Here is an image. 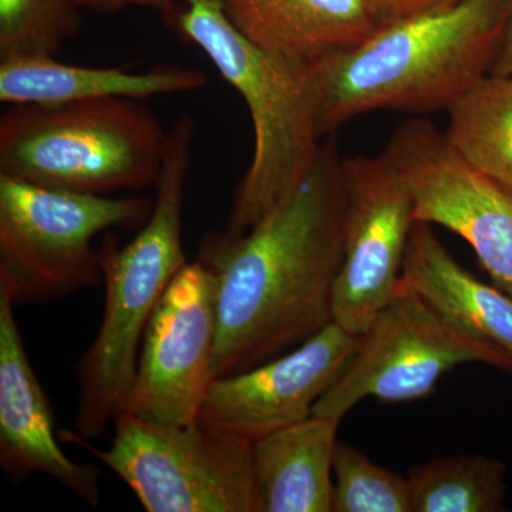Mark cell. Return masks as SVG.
Segmentation results:
<instances>
[{
    "instance_id": "obj_14",
    "label": "cell",
    "mask_w": 512,
    "mask_h": 512,
    "mask_svg": "<svg viewBox=\"0 0 512 512\" xmlns=\"http://www.w3.org/2000/svg\"><path fill=\"white\" fill-rule=\"evenodd\" d=\"M254 45L316 64L352 49L382 26L366 0H221Z\"/></svg>"
},
{
    "instance_id": "obj_18",
    "label": "cell",
    "mask_w": 512,
    "mask_h": 512,
    "mask_svg": "<svg viewBox=\"0 0 512 512\" xmlns=\"http://www.w3.org/2000/svg\"><path fill=\"white\" fill-rule=\"evenodd\" d=\"M447 113L448 144L512 192V74H485Z\"/></svg>"
},
{
    "instance_id": "obj_5",
    "label": "cell",
    "mask_w": 512,
    "mask_h": 512,
    "mask_svg": "<svg viewBox=\"0 0 512 512\" xmlns=\"http://www.w3.org/2000/svg\"><path fill=\"white\" fill-rule=\"evenodd\" d=\"M167 136L143 100L13 104L0 117V174L84 194L144 190Z\"/></svg>"
},
{
    "instance_id": "obj_1",
    "label": "cell",
    "mask_w": 512,
    "mask_h": 512,
    "mask_svg": "<svg viewBox=\"0 0 512 512\" xmlns=\"http://www.w3.org/2000/svg\"><path fill=\"white\" fill-rule=\"evenodd\" d=\"M345 217L343 157L330 134L308 175L254 227L202 244L198 259L217 284V379L274 359L332 322Z\"/></svg>"
},
{
    "instance_id": "obj_17",
    "label": "cell",
    "mask_w": 512,
    "mask_h": 512,
    "mask_svg": "<svg viewBox=\"0 0 512 512\" xmlns=\"http://www.w3.org/2000/svg\"><path fill=\"white\" fill-rule=\"evenodd\" d=\"M339 424L312 414L252 443L259 512H333Z\"/></svg>"
},
{
    "instance_id": "obj_22",
    "label": "cell",
    "mask_w": 512,
    "mask_h": 512,
    "mask_svg": "<svg viewBox=\"0 0 512 512\" xmlns=\"http://www.w3.org/2000/svg\"><path fill=\"white\" fill-rule=\"evenodd\" d=\"M379 22H394L457 0H366Z\"/></svg>"
},
{
    "instance_id": "obj_3",
    "label": "cell",
    "mask_w": 512,
    "mask_h": 512,
    "mask_svg": "<svg viewBox=\"0 0 512 512\" xmlns=\"http://www.w3.org/2000/svg\"><path fill=\"white\" fill-rule=\"evenodd\" d=\"M194 136L191 116L175 121L168 130L150 217L124 247L107 232L99 248L103 320L92 346L74 369L79 403L73 433L84 440L101 439L123 413L148 320L174 276L188 264L183 205Z\"/></svg>"
},
{
    "instance_id": "obj_11",
    "label": "cell",
    "mask_w": 512,
    "mask_h": 512,
    "mask_svg": "<svg viewBox=\"0 0 512 512\" xmlns=\"http://www.w3.org/2000/svg\"><path fill=\"white\" fill-rule=\"evenodd\" d=\"M345 252L332 322L352 335L369 328L397 292L414 220L412 195L387 154L343 158Z\"/></svg>"
},
{
    "instance_id": "obj_7",
    "label": "cell",
    "mask_w": 512,
    "mask_h": 512,
    "mask_svg": "<svg viewBox=\"0 0 512 512\" xmlns=\"http://www.w3.org/2000/svg\"><path fill=\"white\" fill-rule=\"evenodd\" d=\"M107 450L63 431L110 468L147 512H259L251 441L204 426L154 423L130 413L114 420Z\"/></svg>"
},
{
    "instance_id": "obj_12",
    "label": "cell",
    "mask_w": 512,
    "mask_h": 512,
    "mask_svg": "<svg viewBox=\"0 0 512 512\" xmlns=\"http://www.w3.org/2000/svg\"><path fill=\"white\" fill-rule=\"evenodd\" d=\"M359 338L330 322L286 355L218 377L202 403L198 421L254 443L308 419L348 365Z\"/></svg>"
},
{
    "instance_id": "obj_8",
    "label": "cell",
    "mask_w": 512,
    "mask_h": 512,
    "mask_svg": "<svg viewBox=\"0 0 512 512\" xmlns=\"http://www.w3.org/2000/svg\"><path fill=\"white\" fill-rule=\"evenodd\" d=\"M483 363L512 373V360L458 328L400 279L392 301L360 335L356 352L313 407L342 421L357 403L424 399L457 366Z\"/></svg>"
},
{
    "instance_id": "obj_19",
    "label": "cell",
    "mask_w": 512,
    "mask_h": 512,
    "mask_svg": "<svg viewBox=\"0 0 512 512\" xmlns=\"http://www.w3.org/2000/svg\"><path fill=\"white\" fill-rule=\"evenodd\" d=\"M507 466L484 456L427 461L410 470L412 512H498L507 497Z\"/></svg>"
},
{
    "instance_id": "obj_10",
    "label": "cell",
    "mask_w": 512,
    "mask_h": 512,
    "mask_svg": "<svg viewBox=\"0 0 512 512\" xmlns=\"http://www.w3.org/2000/svg\"><path fill=\"white\" fill-rule=\"evenodd\" d=\"M217 329V284L197 258L174 276L148 320L123 412L154 423H197L217 379Z\"/></svg>"
},
{
    "instance_id": "obj_20",
    "label": "cell",
    "mask_w": 512,
    "mask_h": 512,
    "mask_svg": "<svg viewBox=\"0 0 512 512\" xmlns=\"http://www.w3.org/2000/svg\"><path fill=\"white\" fill-rule=\"evenodd\" d=\"M73 0H0V60L55 57L80 28Z\"/></svg>"
},
{
    "instance_id": "obj_6",
    "label": "cell",
    "mask_w": 512,
    "mask_h": 512,
    "mask_svg": "<svg viewBox=\"0 0 512 512\" xmlns=\"http://www.w3.org/2000/svg\"><path fill=\"white\" fill-rule=\"evenodd\" d=\"M148 198L42 187L0 174V293L18 303L66 298L101 279L94 238L143 227Z\"/></svg>"
},
{
    "instance_id": "obj_13",
    "label": "cell",
    "mask_w": 512,
    "mask_h": 512,
    "mask_svg": "<svg viewBox=\"0 0 512 512\" xmlns=\"http://www.w3.org/2000/svg\"><path fill=\"white\" fill-rule=\"evenodd\" d=\"M13 308L0 293V464L13 483L45 474L96 507L99 470L74 463L57 443L52 406L26 355Z\"/></svg>"
},
{
    "instance_id": "obj_16",
    "label": "cell",
    "mask_w": 512,
    "mask_h": 512,
    "mask_svg": "<svg viewBox=\"0 0 512 512\" xmlns=\"http://www.w3.org/2000/svg\"><path fill=\"white\" fill-rule=\"evenodd\" d=\"M402 281L458 328L512 360L511 296L458 264L427 222H416L410 232Z\"/></svg>"
},
{
    "instance_id": "obj_21",
    "label": "cell",
    "mask_w": 512,
    "mask_h": 512,
    "mask_svg": "<svg viewBox=\"0 0 512 512\" xmlns=\"http://www.w3.org/2000/svg\"><path fill=\"white\" fill-rule=\"evenodd\" d=\"M333 512H412L407 478L338 441L333 456Z\"/></svg>"
},
{
    "instance_id": "obj_24",
    "label": "cell",
    "mask_w": 512,
    "mask_h": 512,
    "mask_svg": "<svg viewBox=\"0 0 512 512\" xmlns=\"http://www.w3.org/2000/svg\"><path fill=\"white\" fill-rule=\"evenodd\" d=\"M491 73L512 74V8L507 30H505L503 45H501L500 53H498Z\"/></svg>"
},
{
    "instance_id": "obj_2",
    "label": "cell",
    "mask_w": 512,
    "mask_h": 512,
    "mask_svg": "<svg viewBox=\"0 0 512 512\" xmlns=\"http://www.w3.org/2000/svg\"><path fill=\"white\" fill-rule=\"evenodd\" d=\"M512 0H457L384 23L352 49L313 64L323 137L377 110H448L491 73Z\"/></svg>"
},
{
    "instance_id": "obj_9",
    "label": "cell",
    "mask_w": 512,
    "mask_h": 512,
    "mask_svg": "<svg viewBox=\"0 0 512 512\" xmlns=\"http://www.w3.org/2000/svg\"><path fill=\"white\" fill-rule=\"evenodd\" d=\"M384 153L412 195L414 220L463 238L493 285L512 298V192L471 167L424 119L397 126Z\"/></svg>"
},
{
    "instance_id": "obj_4",
    "label": "cell",
    "mask_w": 512,
    "mask_h": 512,
    "mask_svg": "<svg viewBox=\"0 0 512 512\" xmlns=\"http://www.w3.org/2000/svg\"><path fill=\"white\" fill-rule=\"evenodd\" d=\"M168 25L200 47L247 104L254 153L235 188L225 234L241 235L312 170L320 134L313 64L254 45L228 19L221 0H181Z\"/></svg>"
},
{
    "instance_id": "obj_15",
    "label": "cell",
    "mask_w": 512,
    "mask_h": 512,
    "mask_svg": "<svg viewBox=\"0 0 512 512\" xmlns=\"http://www.w3.org/2000/svg\"><path fill=\"white\" fill-rule=\"evenodd\" d=\"M207 74L181 64H160L147 72L120 67H84L55 57L0 60V101L13 104H63L103 99L146 100L191 93L207 86Z\"/></svg>"
},
{
    "instance_id": "obj_23",
    "label": "cell",
    "mask_w": 512,
    "mask_h": 512,
    "mask_svg": "<svg viewBox=\"0 0 512 512\" xmlns=\"http://www.w3.org/2000/svg\"><path fill=\"white\" fill-rule=\"evenodd\" d=\"M80 9H90L94 12L111 13L117 10L131 8H153L168 12L175 5V0H73Z\"/></svg>"
}]
</instances>
